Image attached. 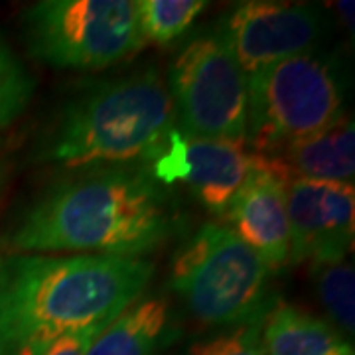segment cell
Returning a JSON list of instances; mask_svg holds the SVG:
<instances>
[{"instance_id": "obj_1", "label": "cell", "mask_w": 355, "mask_h": 355, "mask_svg": "<svg viewBox=\"0 0 355 355\" xmlns=\"http://www.w3.org/2000/svg\"><path fill=\"white\" fill-rule=\"evenodd\" d=\"M176 229L160 178L130 166L93 168L53 186L8 233L18 254L79 253L142 259Z\"/></svg>"}, {"instance_id": "obj_2", "label": "cell", "mask_w": 355, "mask_h": 355, "mask_svg": "<svg viewBox=\"0 0 355 355\" xmlns=\"http://www.w3.org/2000/svg\"><path fill=\"white\" fill-rule=\"evenodd\" d=\"M153 277L144 259L14 254L0 263V355H42L67 334L107 326Z\"/></svg>"}, {"instance_id": "obj_3", "label": "cell", "mask_w": 355, "mask_h": 355, "mask_svg": "<svg viewBox=\"0 0 355 355\" xmlns=\"http://www.w3.org/2000/svg\"><path fill=\"white\" fill-rule=\"evenodd\" d=\"M176 142V111L162 76L148 67L95 85L67 103L42 158L71 170L162 160Z\"/></svg>"}, {"instance_id": "obj_4", "label": "cell", "mask_w": 355, "mask_h": 355, "mask_svg": "<svg viewBox=\"0 0 355 355\" xmlns=\"http://www.w3.org/2000/svg\"><path fill=\"white\" fill-rule=\"evenodd\" d=\"M270 268L227 225L203 223L172 263L170 286L205 326L239 328L265 320Z\"/></svg>"}, {"instance_id": "obj_5", "label": "cell", "mask_w": 355, "mask_h": 355, "mask_svg": "<svg viewBox=\"0 0 355 355\" xmlns=\"http://www.w3.org/2000/svg\"><path fill=\"white\" fill-rule=\"evenodd\" d=\"M247 146L279 154L336 123L343 111V85L331 64L310 51L272 65L247 81Z\"/></svg>"}, {"instance_id": "obj_6", "label": "cell", "mask_w": 355, "mask_h": 355, "mask_svg": "<svg viewBox=\"0 0 355 355\" xmlns=\"http://www.w3.org/2000/svg\"><path fill=\"white\" fill-rule=\"evenodd\" d=\"M34 60L62 69H103L144 46L135 0H42L24 12Z\"/></svg>"}, {"instance_id": "obj_7", "label": "cell", "mask_w": 355, "mask_h": 355, "mask_svg": "<svg viewBox=\"0 0 355 355\" xmlns=\"http://www.w3.org/2000/svg\"><path fill=\"white\" fill-rule=\"evenodd\" d=\"M170 97L186 139H247V77L221 30L191 38L170 65Z\"/></svg>"}, {"instance_id": "obj_8", "label": "cell", "mask_w": 355, "mask_h": 355, "mask_svg": "<svg viewBox=\"0 0 355 355\" xmlns=\"http://www.w3.org/2000/svg\"><path fill=\"white\" fill-rule=\"evenodd\" d=\"M219 30L251 81L272 65L316 50L322 16L310 4L249 0L235 4Z\"/></svg>"}, {"instance_id": "obj_9", "label": "cell", "mask_w": 355, "mask_h": 355, "mask_svg": "<svg viewBox=\"0 0 355 355\" xmlns=\"http://www.w3.org/2000/svg\"><path fill=\"white\" fill-rule=\"evenodd\" d=\"M291 263H338L347 259L355 233L354 184L294 178L286 184Z\"/></svg>"}, {"instance_id": "obj_10", "label": "cell", "mask_w": 355, "mask_h": 355, "mask_svg": "<svg viewBox=\"0 0 355 355\" xmlns=\"http://www.w3.org/2000/svg\"><path fill=\"white\" fill-rule=\"evenodd\" d=\"M231 231L275 270L291 263V221L286 184L257 154V168L229 205Z\"/></svg>"}, {"instance_id": "obj_11", "label": "cell", "mask_w": 355, "mask_h": 355, "mask_svg": "<svg viewBox=\"0 0 355 355\" xmlns=\"http://www.w3.org/2000/svg\"><path fill=\"white\" fill-rule=\"evenodd\" d=\"M180 178L214 216H225L233 198L257 168L247 142L186 139L180 144Z\"/></svg>"}, {"instance_id": "obj_12", "label": "cell", "mask_w": 355, "mask_h": 355, "mask_svg": "<svg viewBox=\"0 0 355 355\" xmlns=\"http://www.w3.org/2000/svg\"><path fill=\"white\" fill-rule=\"evenodd\" d=\"M266 166L288 184L294 178L354 184L355 125L342 114L330 127L286 146L279 154L265 156Z\"/></svg>"}, {"instance_id": "obj_13", "label": "cell", "mask_w": 355, "mask_h": 355, "mask_svg": "<svg viewBox=\"0 0 355 355\" xmlns=\"http://www.w3.org/2000/svg\"><path fill=\"white\" fill-rule=\"evenodd\" d=\"M170 328L172 310L166 298H139L95 336L85 355H160Z\"/></svg>"}, {"instance_id": "obj_14", "label": "cell", "mask_w": 355, "mask_h": 355, "mask_svg": "<svg viewBox=\"0 0 355 355\" xmlns=\"http://www.w3.org/2000/svg\"><path fill=\"white\" fill-rule=\"evenodd\" d=\"M261 343L265 355H355L342 331L292 304L268 310Z\"/></svg>"}, {"instance_id": "obj_15", "label": "cell", "mask_w": 355, "mask_h": 355, "mask_svg": "<svg viewBox=\"0 0 355 355\" xmlns=\"http://www.w3.org/2000/svg\"><path fill=\"white\" fill-rule=\"evenodd\" d=\"M205 6L203 0H135L140 36L144 42L166 46L180 38Z\"/></svg>"}, {"instance_id": "obj_16", "label": "cell", "mask_w": 355, "mask_h": 355, "mask_svg": "<svg viewBox=\"0 0 355 355\" xmlns=\"http://www.w3.org/2000/svg\"><path fill=\"white\" fill-rule=\"evenodd\" d=\"M312 275L316 280L318 298L334 320V328L343 336H354L355 330V275L354 265L347 259L338 263L312 265Z\"/></svg>"}, {"instance_id": "obj_17", "label": "cell", "mask_w": 355, "mask_h": 355, "mask_svg": "<svg viewBox=\"0 0 355 355\" xmlns=\"http://www.w3.org/2000/svg\"><path fill=\"white\" fill-rule=\"evenodd\" d=\"M34 77L0 36V130L10 127L34 97Z\"/></svg>"}, {"instance_id": "obj_18", "label": "cell", "mask_w": 355, "mask_h": 355, "mask_svg": "<svg viewBox=\"0 0 355 355\" xmlns=\"http://www.w3.org/2000/svg\"><path fill=\"white\" fill-rule=\"evenodd\" d=\"M263 322L265 320L231 328L209 340L193 343L186 355H265L261 343Z\"/></svg>"}, {"instance_id": "obj_19", "label": "cell", "mask_w": 355, "mask_h": 355, "mask_svg": "<svg viewBox=\"0 0 355 355\" xmlns=\"http://www.w3.org/2000/svg\"><path fill=\"white\" fill-rule=\"evenodd\" d=\"M105 326H91L85 330L67 334L64 338H60L58 342H53L42 355H85L89 345L95 340V336L103 330Z\"/></svg>"}, {"instance_id": "obj_20", "label": "cell", "mask_w": 355, "mask_h": 355, "mask_svg": "<svg viewBox=\"0 0 355 355\" xmlns=\"http://www.w3.org/2000/svg\"><path fill=\"white\" fill-rule=\"evenodd\" d=\"M0 263H2V259H0Z\"/></svg>"}]
</instances>
